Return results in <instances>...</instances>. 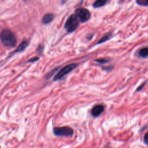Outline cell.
<instances>
[{"label":"cell","mask_w":148,"mask_h":148,"mask_svg":"<svg viewBox=\"0 0 148 148\" xmlns=\"http://www.w3.org/2000/svg\"><path fill=\"white\" fill-rule=\"evenodd\" d=\"M0 39L5 47H13L17 42V38L14 33L9 29H4L0 33Z\"/></svg>","instance_id":"cell-1"},{"label":"cell","mask_w":148,"mask_h":148,"mask_svg":"<svg viewBox=\"0 0 148 148\" xmlns=\"http://www.w3.org/2000/svg\"><path fill=\"white\" fill-rule=\"evenodd\" d=\"M53 133L57 136L72 137L74 134L73 130L68 126L56 127L53 128Z\"/></svg>","instance_id":"cell-2"},{"label":"cell","mask_w":148,"mask_h":148,"mask_svg":"<svg viewBox=\"0 0 148 148\" xmlns=\"http://www.w3.org/2000/svg\"><path fill=\"white\" fill-rule=\"evenodd\" d=\"M79 26V20L76 15L71 14L66 20L64 28L68 32H72L75 31Z\"/></svg>","instance_id":"cell-3"},{"label":"cell","mask_w":148,"mask_h":148,"mask_svg":"<svg viewBox=\"0 0 148 148\" xmlns=\"http://www.w3.org/2000/svg\"><path fill=\"white\" fill-rule=\"evenodd\" d=\"M75 14L78 18L79 21L82 23L87 22L91 17V13L90 11L84 8H79L76 9Z\"/></svg>","instance_id":"cell-4"},{"label":"cell","mask_w":148,"mask_h":148,"mask_svg":"<svg viewBox=\"0 0 148 148\" xmlns=\"http://www.w3.org/2000/svg\"><path fill=\"white\" fill-rule=\"evenodd\" d=\"M77 64H69L65 66L55 75L53 79V80L57 81L61 79L62 77H64L68 73H69L72 71H73L75 68L77 67Z\"/></svg>","instance_id":"cell-5"},{"label":"cell","mask_w":148,"mask_h":148,"mask_svg":"<svg viewBox=\"0 0 148 148\" xmlns=\"http://www.w3.org/2000/svg\"><path fill=\"white\" fill-rule=\"evenodd\" d=\"M105 107L101 104H97L95 105L91 110V114L94 117L99 116L104 111Z\"/></svg>","instance_id":"cell-6"},{"label":"cell","mask_w":148,"mask_h":148,"mask_svg":"<svg viewBox=\"0 0 148 148\" xmlns=\"http://www.w3.org/2000/svg\"><path fill=\"white\" fill-rule=\"evenodd\" d=\"M28 45H29V42L28 40H23L21 42V43L18 46L17 49L13 52H12L11 53V55H13L14 54L23 51L27 48V47L28 46Z\"/></svg>","instance_id":"cell-7"},{"label":"cell","mask_w":148,"mask_h":148,"mask_svg":"<svg viewBox=\"0 0 148 148\" xmlns=\"http://www.w3.org/2000/svg\"><path fill=\"white\" fill-rule=\"evenodd\" d=\"M112 36H113V34L112 32H108V33L105 34L104 35H103L102 37H101L98 40V42L96 43V45H100L101 43H103L108 41L110 39H111L112 38Z\"/></svg>","instance_id":"cell-8"},{"label":"cell","mask_w":148,"mask_h":148,"mask_svg":"<svg viewBox=\"0 0 148 148\" xmlns=\"http://www.w3.org/2000/svg\"><path fill=\"white\" fill-rule=\"evenodd\" d=\"M54 14L53 13H46L42 18V22L44 24H47L51 23L54 19Z\"/></svg>","instance_id":"cell-9"},{"label":"cell","mask_w":148,"mask_h":148,"mask_svg":"<svg viewBox=\"0 0 148 148\" xmlns=\"http://www.w3.org/2000/svg\"><path fill=\"white\" fill-rule=\"evenodd\" d=\"M138 55L142 58L148 57V47H143L140 48L138 51Z\"/></svg>","instance_id":"cell-10"},{"label":"cell","mask_w":148,"mask_h":148,"mask_svg":"<svg viewBox=\"0 0 148 148\" xmlns=\"http://www.w3.org/2000/svg\"><path fill=\"white\" fill-rule=\"evenodd\" d=\"M108 2V1L107 0H97L93 3L92 6L94 8H99L104 6Z\"/></svg>","instance_id":"cell-11"},{"label":"cell","mask_w":148,"mask_h":148,"mask_svg":"<svg viewBox=\"0 0 148 148\" xmlns=\"http://www.w3.org/2000/svg\"><path fill=\"white\" fill-rule=\"evenodd\" d=\"M95 62L100 64H105L108 63L110 61V60L107 58H100L94 60Z\"/></svg>","instance_id":"cell-12"},{"label":"cell","mask_w":148,"mask_h":148,"mask_svg":"<svg viewBox=\"0 0 148 148\" xmlns=\"http://www.w3.org/2000/svg\"><path fill=\"white\" fill-rule=\"evenodd\" d=\"M136 3L142 6H148V0H136Z\"/></svg>","instance_id":"cell-13"},{"label":"cell","mask_w":148,"mask_h":148,"mask_svg":"<svg viewBox=\"0 0 148 148\" xmlns=\"http://www.w3.org/2000/svg\"><path fill=\"white\" fill-rule=\"evenodd\" d=\"M146 82H147L146 81V82H145L142 83L140 85H139V86L137 87V88L136 89V92H138V91H141V90L143 89V88L145 87V86L146 85Z\"/></svg>","instance_id":"cell-14"},{"label":"cell","mask_w":148,"mask_h":148,"mask_svg":"<svg viewBox=\"0 0 148 148\" xmlns=\"http://www.w3.org/2000/svg\"><path fill=\"white\" fill-rule=\"evenodd\" d=\"M143 143H144L145 145H146L148 146V132H147L145 134V135H144V136H143Z\"/></svg>","instance_id":"cell-15"},{"label":"cell","mask_w":148,"mask_h":148,"mask_svg":"<svg viewBox=\"0 0 148 148\" xmlns=\"http://www.w3.org/2000/svg\"><path fill=\"white\" fill-rule=\"evenodd\" d=\"M39 60V57H33V58L29 59L28 61V62H34V61H36L37 60Z\"/></svg>","instance_id":"cell-16"},{"label":"cell","mask_w":148,"mask_h":148,"mask_svg":"<svg viewBox=\"0 0 148 148\" xmlns=\"http://www.w3.org/2000/svg\"><path fill=\"white\" fill-rule=\"evenodd\" d=\"M0 148H1V147H0Z\"/></svg>","instance_id":"cell-17"}]
</instances>
